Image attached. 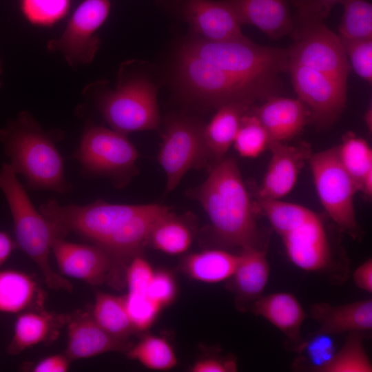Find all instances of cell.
Instances as JSON below:
<instances>
[{
	"label": "cell",
	"mask_w": 372,
	"mask_h": 372,
	"mask_svg": "<svg viewBox=\"0 0 372 372\" xmlns=\"http://www.w3.org/2000/svg\"><path fill=\"white\" fill-rule=\"evenodd\" d=\"M287 50L262 46L249 39L211 42L196 39L179 53L176 72L183 90L205 105H251L278 96L280 74L287 71Z\"/></svg>",
	"instance_id": "6da1fadb"
},
{
	"label": "cell",
	"mask_w": 372,
	"mask_h": 372,
	"mask_svg": "<svg viewBox=\"0 0 372 372\" xmlns=\"http://www.w3.org/2000/svg\"><path fill=\"white\" fill-rule=\"evenodd\" d=\"M270 268L266 251L255 246L242 248L232 276L237 293L254 302L262 296L269 277Z\"/></svg>",
	"instance_id": "cb8c5ba5"
},
{
	"label": "cell",
	"mask_w": 372,
	"mask_h": 372,
	"mask_svg": "<svg viewBox=\"0 0 372 372\" xmlns=\"http://www.w3.org/2000/svg\"><path fill=\"white\" fill-rule=\"evenodd\" d=\"M17 247L15 240L7 232L0 231V267L7 260Z\"/></svg>",
	"instance_id": "ee69618b"
},
{
	"label": "cell",
	"mask_w": 372,
	"mask_h": 372,
	"mask_svg": "<svg viewBox=\"0 0 372 372\" xmlns=\"http://www.w3.org/2000/svg\"><path fill=\"white\" fill-rule=\"evenodd\" d=\"M372 364L364 349L362 332H351L342 347L320 372H371Z\"/></svg>",
	"instance_id": "f546056e"
},
{
	"label": "cell",
	"mask_w": 372,
	"mask_h": 372,
	"mask_svg": "<svg viewBox=\"0 0 372 372\" xmlns=\"http://www.w3.org/2000/svg\"><path fill=\"white\" fill-rule=\"evenodd\" d=\"M96 103L112 129L124 134L159 127L156 89L145 79H123L114 90L101 95Z\"/></svg>",
	"instance_id": "8992f818"
},
{
	"label": "cell",
	"mask_w": 372,
	"mask_h": 372,
	"mask_svg": "<svg viewBox=\"0 0 372 372\" xmlns=\"http://www.w3.org/2000/svg\"><path fill=\"white\" fill-rule=\"evenodd\" d=\"M253 312L281 331L298 352L304 339L301 326L307 314L296 297L288 292H277L261 296L252 306Z\"/></svg>",
	"instance_id": "d6986e66"
},
{
	"label": "cell",
	"mask_w": 372,
	"mask_h": 372,
	"mask_svg": "<svg viewBox=\"0 0 372 372\" xmlns=\"http://www.w3.org/2000/svg\"><path fill=\"white\" fill-rule=\"evenodd\" d=\"M110 10V0L83 1L63 34L48 42V50L61 52L72 66L90 63L100 44L96 32L106 20Z\"/></svg>",
	"instance_id": "8fae6325"
},
{
	"label": "cell",
	"mask_w": 372,
	"mask_h": 372,
	"mask_svg": "<svg viewBox=\"0 0 372 372\" xmlns=\"http://www.w3.org/2000/svg\"><path fill=\"white\" fill-rule=\"evenodd\" d=\"M124 298L127 313L136 331L149 329L162 308L147 293L128 291Z\"/></svg>",
	"instance_id": "d590c367"
},
{
	"label": "cell",
	"mask_w": 372,
	"mask_h": 372,
	"mask_svg": "<svg viewBox=\"0 0 372 372\" xmlns=\"http://www.w3.org/2000/svg\"><path fill=\"white\" fill-rule=\"evenodd\" d=\"M280 236L288 258L298 268L319 271L329 265V240L323 223L316 213Z\"/></svg>",
	"instance_id": "7c38bea8"
},
{
	"label": "cell",
	"mask_w": 372,
	"mask_h": 372,
	"mask_svg": "<svg viewBox=\"0 0 372 372\" xmlns=\"http://www.w3.org/2000/svg\"><path fill=\"white\" fill-rule=\"evenodd\" d=\"M241 25L256 26L269 37L278 39L293 29L289 0H226Z\"/></svg>",
	"instance_id": "ac0fdd59"
},
{
	"label": "cell",
	"mask_w": 372,
	"mask_h": 372,
	"mask_svg": "<svg viewBox=\"0 0 372 372\" xmlns=\"http://www.w3.org/2000/svg\"><path fill=\"white\" fill-rule=\"evenodd\" d=\"M238 262V255L209 249L187 256L183 262V269L196 280L215 283L232 277Z\"/></svg>",
	"instance_id": "d4e9b609"
},
{
	"label": "cell",
	"mask_w": 372,
	"mask_h": 372,
	"mask_svg": "<svg viewBox=\"0 0 372 372\" xmlns=\"http://www.w3.org/2000/svg\"><path fill=\"white\" fill-rule=\"evenodd\" d=\"M364 121L369 132L372 130V110L371 107L367 110L364 116Z\"/></svg>",
	"instance_id": "f6af8a7d"
},
{
	"label": "cell",
	"mask_w": 372,
	"mask_h": 372,
	"mask_svg": "<svg viewBox=\"0 0 372 372\" xmlns=\"http://www.w3.org/2000/svg\"><path fill=\"white\" fill-rule=\"evenodd\" d=\"M342 0H289L296 8L293 21H324Z\"/></svg>",
	"instance_id": "ab89813d"
},
{
	"label": "cell",
	"mask_w": 372,
	"mask_h": 372,
	"mask_svg": "<svg viewBox=\"0 0 372 372\" xmlns=\"http://www.w3.org/2000/svg\"><path fill=\"white\" fill-rule=\"evenodd\" d=\"M63 138L61 130H44L28 111L21 112L0 127V143L10 165L32 191L63 194L72 190L65 176L63 159L56 146Z\"/></svg>",
	"instance_id": "7a4b0ae2"
},
{
	"label": "cell",
	"mask_w": 372,
	"mask_h": 372,
	"mask_svg": "<svg viewBox=\"0 0 372 372\" xmlns=\"http://www.w3.org/2000/svg\"><path fill=\"white\" fill-rule=\"evenodd\" d=\"M254 114L267 130L271 143L284 142L298 134L309 122L310 111L300 100L272 96L258 107Z\"/></svg>",
	"instance_id": "e0dca14e"
},
{
	"label": "cell",
	"mask_w": 372,
	"mask_h": 372,
	"mask_svg": "<svg viewBox=\"0 0 372 372\" xmlns=\"http://www.w3.org/2000/svg\"><path fill=\"white\" fill-rule=\"evenodd\" d=\"M92 315L103 329L118 340L127 341L136 331L127 313L124 296L98 291Z\"/></svg>",
	"instance_id": "4316f807"
},
{
	"label": "cell",
	"mask_w": 372,
	"mask_h": 372,
	"mask_svg": "<svg viewBox=\"0 0 372 372\" xmlns=\"http://www.w3.org/2000/svg\"><path fill=\"white\" fill-rule=\"evenodd\" d=\"M127 352L130 359L136 360L152 370H169L177 364L170 343L165 338L158 335H145Z\"/></svg>",
	"instance_id": "83f0119b"
},
{
	"label": "cell",
	"mask_w": 372,
	"mask_h": 372,
	"mask_svg": "<svg viewBox=\"0 0 372 372\" xmlns=\"http://www.w3.org/2000/svg\"><path fill=\"white\" fill-rule=\"evenodd\" d=\"M154 271L149 262L140 255L129 265L125 275L126 287L129 292L147 293Z\"/></svg>",
	"instance_id": "f35d334b"
},
{
	"label": "cell",
	"mask_w": 372,
	"mask_h": 372,
	"mask_svg": "<svg viewBox=\"0 0 372 372\" xmlns=\"http://www.w3.org/2000/svg\"><path fill=\"white\" fill-rule=\"evenodd\" d=\"M309 162L324 209L340 229L353 238L358 237L354 195L358 189L341 164L336 147L311 154Z\"/></svg>",
	"instance_id": "52a82bcc"
},
{
	"label": "cell",
	"mask_w": 372,
	"mask_h": 372,
	"mask_svg": "<svg viewBox=\"0 0 372 372\" xmlns=\"http://www.w3.org/2000/svg\"><path fill=\"white\" fill-rule=\"evenodd\" d=\"M233 144L241 156L256 158L269 148L271 140L258 118L249 111L241 119Z\"/></svg>",
	"instance_id": "d6a6232c"
},
{
	"label": "cell",
	"mask_w": 372,
	"mask_h": 372,
	"mask_svg": "<svg viewBox=\"0 0 372 372\" xmlns=\"http://www.w3.org/2000/svg\"><path fill=\"white\" fill-rule=\"evenodd\" d=\"M336 351L333 335L317 331L307 340H304L298 353L304 355L312 371L320 372Z\"/></svg>",
	"instance_id": "e575fe53"
},
{
	"label": "cell",
	"mask_w": 372,
	"mask_h": 372,
	"mask_svg": "<svg viewBox=\"0 0 372 372\" xmlns=\"http://www.w3.org/2000/svg\"><path fill=\"white\" fill-rule=\"evenodd\" d=\"M204 127L198 121L183 116H175L167 123L158 154L167 176V192L178 186L189 169L204 167L209 161Z\"/></svg>",
	"instance_id": "9c48e42d"
},
{
	"label": "cell",
	"mask_w": 372,
	"mask_h": 372,
	"mask_svg": "<svg viewBox=\"0 0 372 372\" xmlns=\"http://www.w3.org/2000/svg\"><path fill=\"white\" fill-rule=\"evenodd\" d=\"M191 195L202 205L223 242L242 248L254 246L257 228L254 207L233 158H224L215 164Z\"/></svg>",
	"instance_id": "3957f363"
},
{
	"label": "cell",
	"mask_w": 372,
	"mask_h": 372,
	"mask_svg": "<svg viewBox=\"0 0 372 372\" xmlns=\"http://www.w3.org/2000/svg\"><path fill=\"white\" fill-rule=\"evenodd\" d=\"M257 207L281 235L313 214L311 210L279 199H258Z\"/></svg>",
	"instance_id": "1f68e13d"
},
{
	"label": "cell",
	"mask_w": 372,
	"mask_h": 372,
	"mask_svg": "<svg viewBox=\"0 0 372 372\" xmlns=\"http://www.w3.org/2000/svg\"><path fill=\"white\" fill-rule=\"evenodd\" d=\"M70 360L66 355H54L39 361L32 368L34 372H65L69 369Z\"/></svg>",
	"instance_id": "b9f144b4"
},
{
	"label": "cell",
	"mask_w": 372,
	"mask_h": 372,
	"mask_svg": "<svg viewBox=\"0 0 372 372\" xmlns=\"http://www.w3.org/2000/svg\"><path fill=\"white\" fill-rule=\"evenodd\" d=\"M0 190L11 212L17 247L38 266L50 289L72 291V285L56 273L49 262L52 242L58 238L55 230L34 207L9 163H3L0 169Z\"/></svg>",
	"instance_id": "277c9868"
},
{
	"label": "cell",
	"mask_w": 372,
	"mask_h": 372,
	"mask_svg": "<svg viewBox=\"0 0 372 372\" xmlns=\"http://www.w3.org/2000/svg\"><path fill=\"white\" fill-rule=\"evenodd\" d=\"M185 14L192 29L211 42L249 39L234 9L225 1L188 0Z\"/></svg>",
	"instance_id": "4fadbf2b"
},
{
	"label": "cell",
	"mask_w": 372,
	"mask_h": 372,
	"mask_svg": "<svg viewBox=\"0 0 372 372\" xmlns=\"http://www.w3.org/2000/svg\"><path fill=\"white\" fill-rule=\"evenodd\" d=\"M65 355L71 360L89 358L110 351H127L128 341L118 340L103 329L92 314L78 311L68 315Z\"/></svg>",
	"instance_id": "2e32d148"
},
{
	"label": "cell",
	"mask_w": 372,
	"mask_h": 372,
	"mask_svg": "<svg viewBox=\"0 0 372 372\" xmlns=\"http://www.w3.org/2000/svg\"><path fill=\"white\" fill-rule=\"evenodd\" d=\"M70 7V0H20V9L30 23L51 26L64 18Z\"/></svg>",
	"instance_id": "836d02e7"
},
{
	"label": "cell",
	"mask_w": 372,
	"mask_h": 372,
	"mask_svg": "<svg viewBox=\"0 0 372 372\" xmlns=\"http://www.w3.org/2000/svg\"><path fill=\"white\" fill-rule=\"evenodd\" d=\"M45 298L44 291L29 275L12 269L0 271V312L41 310Z\"/></svg>",
	"instance_id": "7402d4cb"
},
{
	"label": "cell",
	"mask_w": 372,
	"mask_h": 372,
	"mask_svg": "<svg viewBox=\"0 0 372 372\" xmlns=\"http://www.w3.org/2000/svg\"><path fill=\"white\" fill-rule=\"evenodd\" d=\"M353 279L355 285L368 293L372 292V260L369 258L354 271Z\"/></svg>",
	"instance_id": "7bdbcfd3"
},
{
	"label": "cell",
	"mask_w": 372,
	"mask_h": 372,
	"mask_svg": "<svg viewBox=\"0 0 372 372\" xmlns=\"http://www.w3.org/2000/svg\"><path fill=\"white\" fill-rule=\"evenodd\" d=\"M51 249L63 274L91 285H99L106 281L110 261L105 251L99 246L56 238Z\"/></svg>",
	"instance_id": "9a60e30c"
},
{
	"label": "cell",
	"mask_w": 372,
	"mask_h": 372,
	"mask_svg": "<svg viewBox=\"0 0 372 372\" xmlns=\"http://www.w3.org/2000/svg\"><path fill=\"white\" fill-rule=\"evenodd\" d=\"M287 71L298 99L310 108L309 122L325 128L339 118L346 107L347 85L296 63L289 62Z\"/></svg>",
	"instance_id": "30bf717a"
},
{
	"label": "cell",
	"mask_w": 372,
	"mask_h": 372,
	"mask_svg": "<svg viewBox=\"0 0 372 372\" xmlns=\"http://www.w3.org/2000/svg\"><path fill=\"white\" fill-rule=\"evenodd\" d=\"M339 160L360 191L364 176L372 170V151L366 141L353 133L347 134L336 147Z\"/></svg>",
	"instance_id": "f1b7e54d"
},
{
	"label": "cell",
	"mask_w": 372,
	"mask_h": 372,
	"mask_svg": "<svg viewBox=\"0 0 372 372\" xmlns=\"http://www.w3.org/2000/svg\"><path fill=\"white\" fill-rule=\"evenodd\" d=\"M270 162L258 189V199H280L295 186L300 170L311 154L307 145L272 142Z\"/></svg>",
	"instance_id": "5bb4252c"
},
{
	"label": "cell",
	"mask_w": 372,
	"mask_h": 372,
	"mask_svg": "<svg viewBox=\"0 0 372 372\" xmlns=\"http://www.w3.org/2000/svg\"><path fill=\"white\" fill-rule=\"evenodd\" d=\"M251 108V105L243 103H229L218 107L204 127V140L209 161L216 164L225 158L234 143L242 116Z\"/></svg>",
	"instance_id": "603a6c76"
},
{
	"label": "cell",
	"mask_w": 372,
	"mask_h": 372,
	"mask_svg": "<svg viewBox=\"0 0 372 372\" xmlns=\"http://www.w3.org/2000/svg\"><path fill=\"white\" fill-rule=\"evenodd\" d=\"M289 62L324 73L347 85L351 68L339 36L322 21H293Z\"/></svg>",
	"instance_id": "ba28073f"
},
{
	"label": "cell",
	"mask_w": 372,
	"mask_h": 372,
	"mask_svg": "<svg viewBox=\"0 0 372 372\" xmlns=\"http://www.w3.org/2000/svg\"><path fill=\"white\" fill-rule=\"evenodd\" d=\"M1 72H2V63H1V61H0V75H1ZM1 82L0 81V88H1Z\"/></svg>",
	"instance_id": "bcb514c9"
},
{
	"label": "cell",
	"mask_w": 372,
	"mask_h": 372,
	"mask_svg": "<svg viewBox=\"0 0 372 372\" xmlns=\"http://www.w3.org/2000/svg\"><path fill=\"white\" fill-rule=\"evenodd\" d=\"M192 372H234L237 371L236 361L233 358L208 357L200 359L190 368Z\"/></svg>",
	"instance_id": "60d3db41"
},
{
	"label": "cell",
	"mask_w": 372,
	"mask_h": 372,
	"mask_svg": "<svg viewBox=\"0 0 372 372\" xmlns=\"http://www.w3.org/2000/svg\"><path fill=\"white\" fill-rule=\"evenodd\" d=\"M74 158L85 175L107 177L121 188L136 174L138 152L126 134L91 124L84 130Z\"/></svg>",
	"instance_id": "5b68a950"
},
{
	"label": "cell",
	"mask_w": 372,
	"mask_h": 372,
	"mask_svg": "<svg viewBox=\"0 0 372 372\" xmlns=\"http://www.w3.org/2000/svg\"><path fill=\"white\" fill-rule=\"evenodd\" d=\"M344 14L339 28L340 37L347 39H372V5L366 0H342Z\"/></svg>",
	"instance_id": "4dcf8cb0"
},
{
	"label": "cell",
	"mask_w": 372,
	"mask_h": 372,
	"mask_svg": "<svg viewBox=\"0 0 372 372\" xmlns=\"http://www.w3.org/2000/svg\"><path fill=\"white\" fill-rule=\"evenodd\" d=\"M311 315L320 325L318 331L334 335L346 332L372 329V300L367 299L341 305L318 302L311 307Z\"/></svg>",
	"instance_id": "ffe728a7"
},
{
	"label": "cell",
	"mask_w": 372,
	"mask_h": 372,
	"mask_svg": "<svg viewBox=\"0 0 372 372\" xmlns=\"http://www.w3.org/2000/svg\"><path fill=\"white\" fill-rule=\"evenodd\" d=\"M340 37V36H339ZM351 68L364 80H372V39L341 38Z\"/></svg>",
	"instance_id": "8d00e7d4"
},
{
	"label": "cell",
	"mask_w": 372,
	"mask_h": 372,
	"mask_svg": "<svg viewBox=\"0 0 372 372\" xmlns=\"http://www.w3.org/2000/svg\"><path fill=\"white\" fill-rule=\"evenodd\" d=\"M177 287L174 276L166 270L154 272L147 290V295L161 308L175 300Z\"/></svg>",
	"instance_id": "74e56055"
},
{
	"label": "cell",
	"mask_w": 372,
	"mask_h": 372,
	"mask_svg": "<svg viewBox=\"0 0 372 372\" xmlns=\"http://www.w3.org/2000/svg\"><path fill=\"white\" fill-rule=\"evenodd\" d=\"M68 320V315L50 313L43 309L21 313L17 316L8 353L17 355L39 343L52 342Z\"/></svg>",
	"instance_id": "44dd1931"
},
{
	"label": "cell",
	"mask_w": 372,
	"mask_h": 372,
	"mask_svg": "<svg viewBox=\"0 0 372 372\" xmlns=\"http://www.w3.org/2000/svg\"><path fill=\"white\" fill-rule=\"evenodd\" d=\"M193 240L192 228L183 217L168 211L153 226L147 242L170 255L186 251Z\"/></svg>",
	"instance_id": "484cf974"
}]
</instances>
